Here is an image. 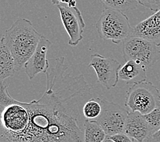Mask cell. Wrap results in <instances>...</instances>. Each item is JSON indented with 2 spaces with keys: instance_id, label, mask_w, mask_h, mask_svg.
I'll use <instances>...</instances> for the list:
<instances>
[{
  "instance_id": "cell-1",
  "label": "cell",
  "mask_w": 160,
  "mask_h": 142,
  "mask_svg": "<svg viewBox=\"0 0 160 142\" xmlns=\"http://www.w3.org/2000/svg\"><path fill=\"white\" fill-rule=\"evenodd\" d=\"M49 61L39 99L12 97L0 107V142H84L83 107L92 98L91 87L82 74H72L64 57Z\"/></svg>"
},
{
  "instance_id": "cell-2",
  "label": "cell",
  "mask_w": 160,
  "mask_h": 142,
  "mask_svg": "<svg viewBox=\"0 0 160 142\" xmlns=\"http://www.w3.org/2000/svg\"><path fill=\"white\" fill-rule=\"evenodd\" d=\"M42 36L30 20L21 17L17 18L5 32L2 41L12 54L17 71L33 55Z\"/></svg>"
},
{
  "instance_id": "cell-3",
  "label": "cell",
  "mask_w": 160,
  "mask_h": 142,
  "mask_svg": "<svg viewBox=\"0 0 160 142\" xmlns=\"http://www.w3.org/2000/svg\"><path fill=\"white\" fill-rule=\"evenodd\" d=\"M95 26L100 38L110 41L116 45L132 36L133 27L129 18L117 10L104 8Z\"/></svg>"
},
{
  "instance_id": "cell-4",
  "label": "cell",
  "mask_w": 160,
  "mask_h": 142,
  "mask_svg": "<svg viewBox=\"0 0 160 142\" xmlns=\"http://www.w3.org/2000/svg\"><path fill=\"white\" fill-rule=\"evenodd\" d=\"M160 103V92L150 81H141L132 84L127 92L125 106L132 111L146 115Z\"/></svg>"
},
{
  "instance_id": "cell-5",
  "label": "cell",
  "mask_w": 160,
  "mask_h": 142,
  "mask_svg": "<svg viewBox=\"0 0 160 142\" xmlns=\"http://www.w3.org/2000/svg\"><path fill=\"white\" fill-rule=\"evenodd\" d=\"M157 45L140 36H132L122 42V54L126 61L133 60L147 69L160 60V50Z\"/></svg>"
},
{
  "instance_id": "cell-6",
  "label": "cell",
  "mask_w": 160,
  "mask_h": 142,
  "mask_svg": "<svg viewBox=\"0 0 160 142\" xmlns=\"http://www.w3.org/2000/svg\"><path fill=\"white\" fill-rule=\"evenodd\" d=\"M101 114L96 120L108 137L124 133L129 111L121 105L106 99H100Z\"/></svg>"
},
{
  "instance_id": "cell-7",
  "label": "cell",
  "mask_w": 160,
  "mask_h": 142,
  "mask_svg": "<svg viewBox=\"0 0 160 142\" xmlns=\"http://www.w3.org/2000/svg\"><path fill=\"white\" fill-rule=\"evenodd\" d=\"M121 64L118 61L110 57L94 53L90 56L88 68H94L98 82L107 90L113 88L117 86L119 81L118 71Z\"/></svg>"
},
{
  "instance_id": "cell-8",
  "label": "cell",
  "mask_w": 160,
  "mask_h": 142,
  "mask_svg": "<svg viewBox=\"0 0 160 142\" xmlns=\"http://www.w3.org/2000/svg\"><path fill=\"white\" fill-rule=\"evenodd\" d=\"M64 27L69 36L68 45L78 46L83 38V32L86 27L81 11L76 7H69L67 4L57 6Z\"/></svg>"
},
{
  "instance_id": "cell-9",
  "label": "cell",
  "mask_w": 160,
  "mask_h": 142,
  "mask_svg": "<svg viewBox=\"0 0 160 142\" xmlns=\"http://www.w3.org/2000/svg\"><path fill=\"white\" fill-rule=\"evenodd\" d=\"M52 45V42L42 35L34 53L24 66L25 74L30 80L33 79L39 73L47 72L49 67L47 54Z\"/></svg>"
},
{
  "instance_id": "cell-10",
  "label": "cell",
  "mask_w": 160,
  "mask_h": 142,
  "mask_svg": "<svg viewBox=\"0 0 160 142\" xmlns=\"http://www.w3.org/2000/svg\"><path fill=\"white\" fill-rule=\"evenodd\" d=\"M124 133L137 142H143L152 133L144 115L138 111L128 113Z\"/></svg>"
},
{
  "instance_id": "cell-11",
  "label": "cell",
  "mask_w": 160,
  "mask_h": 142,
  "mask_svg": "<svg viewBox=\"0 0 160 142\" xmlns=\"http://www.w3.org/2000/svg\"><path fill=\"white\" fill-rule=\"evenodd\" d=\"M132 36L146 38L160 47V9L133 26Z\"/></svg>"
},
{
  "instance_id": "cell-12",
  "label": "cell",
  "mask_w": 160,
  "mask_h": 142,
  "mask_svg": "<svg viewBox=\"0 0 160 142\" xmlns=\"http://www.w3.org/2000/svg\"><path fill=\"white\" fill-rule=\"evenodd\" d=\"M147 68L133 60L126 61L118 71L119 80L126 81L127 84L147 81Z\"/></svg>"
},
{
  "instance_id": "cell-13",
  "label": "cell",
  "mask_w": 160,
  "mask_h": 142,
  "mask_svg": "<svg viewBox=\"0 0 160 142\" xmlns=\"http://www.w3.org/2000/svg\"><path fill=\"white\" fill-rule=\"evenodd\" d=\"M17 72L16 64L10 51L0 40V83L12 77Z\"/></svg>"
},
{
  "instance_id": "cell-14",
  "label": "cell",
  "mask_w": 160,
  "mask_h": 142,
  "mask_svg": "<svg viewBox=\"0 0 160 142\" xmlns=\"http://www.w3.org/2000/svg\"><path fill=\"white\" fill-rule=\"evenodd\" d=\"M83 128L84 142H102L107 137L102 127L97 120L86 119Z\"/></svg>"
},
{
  "instance_id": "cell-15",
  "label": "cell",
  "mask_w": 160,
  "mask_h": 142,
  "mask_svg": "<svg viewBox=\"0 0 160 142\" xmlns=\"http://www.w3.org/2000/svg\"><path fill=\"white\" fill-rule=\"evenodd\" d=\"M105 8H112L125 12L136 9L139 3L137 0H100Z\"/></svg>"
},
{
  "instance_id": "cell-16",
  "label": "cell",
  "mask_w": 160,
  "mask_h": 142,
  "mask_svg": "<svg viewBox=\"0 0 160 142\" xmlns=\"http://www.w3.org/2000/svg\"><path fill=\"white\" fill-rule=\"evenodd\" d=\"M101 98H91L83 105V114L87 120H96L101 114Z\"/></svg>"
},
{
  "instance_id": "cell-17",
  "label": "cell",
  "mask_w": 160,
  "mask_h": 142,
  "mask_svg": "<svg viewBox=\"0 0 160 142\" xmlns=\"http://www.w3.org/2000/svg\"><path fill=\"white\" fill-rule=\"evenodd\" d=\"M144 117L151 127L152 133L160 128V103L153 110L144 115Z\"/></svg>"
},
{
  "instance_id": "cell-18",
  "label": "cell",
  "mask_w": 160,
  "mask_h": 142,
  "mask_svg": "<svg viewBox=\"0 0 160 142\" xmlns=\"http://www.w3.org/2000/svg\"><path fill=\"white\" fill-rule=\"evenodd\" d=\"M139 4L146 7L153 12L160 9V0H137Z\"/></svg>"
},
{
  "instance_id": "cell-19",
  "label": "cell",
  "mask_w": 160,
  "mask_h": 142,
  "mask_svg": "<svg viewBox=\"0 0 160 142\" xmlns=\"http://www.w3.org/2000/svg\"><path fill=\"white\" fill-rule=\"evenodd\" d=\"M108 137L114 142H133L132 138L129 137L125 133H118Z\"/></svg>"
},
{
  "instance_id": "cell-20",
  "label": "cell",
  "mask_w": 160,
  "mask_h": 142,
  "mask_svg": "<svg viewBox=\"0 0 160 142\" xmlns=\"http://www.w3.org/2000/svg\"><path fill=\"white\" fill-rule=\"evenodd\" d=\"M53 5L58 6L60 4H67L69 7H76L77 2L75 0H51Z\"/></svg>"
},
{
  "instance_id": "cell-21",
  "label": "cell",
  "mask_w": 160,
  "mask_h": 142,
  "mask_svg": "<svg viewBox=\"0 0 160 142\" xmlns=\"http://www.w3.org/2000/svg\"><path fill=\"white\" fill-rule=\"evenodd\" d=\"M147 142H160V128L155 132L151 133L147 139Z\"/></svg>"
},
{
  "instance_id": "cell-22",
  "label": "cell",
  "mask_w": 160,
  "mask_h": 142,
  "mask_svg": "<svg viewBox=\"0 0 160 142\" xmlns=\"http://www.w3.org/2000/svg\"><path fill=\"white\" fill-rule=\"evenodd\" d=\"M102 142H114V141H112L111 139H110L108 137H105V139L102 141Z\"/></svg>"
},
{
  "instance_id": "cell-23",
  "label": "cell",
  "mask_w": 160,
  "mask_h": 142,
  "mask_svg": "<svg viewBox=\"0 0 160 142\" xmlns=\"http://www.w3.org/2000/svg\"><path fill=\"white\" fill-rule=\"evenodd\" d=\"M0 18H1V17H0Z\"/></svg>"
}]
</instances>
